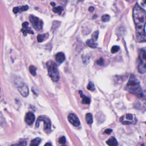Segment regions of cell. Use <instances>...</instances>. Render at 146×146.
I'll return each mask as SVG.
<instances>
[{"instance_id":"cell-8","label":"cell","mask_w":146,"mask_h":146,"mask_svg":"<svg viewBox=\"0 0 146 146\" xmlns=\"http://www.w3.org/2000/svg\"><path fill=\"white\" fill-rule=\"evenodd\" d=\"M68 120L71 124L75 127L79 126L80 124V120L78 117L74 113H70L68 116Z\"/></svg>"},{"instance_id":"cell-12","label":"cell","mask_w":146,"mask_h":146,"mask_svg":"<svg viewBox=\"0 0 146 146\" xmlns=\"http://www.w3.org/2000/svg\"><path fill=\"white\" fill-rule=\"evenodd\" d=\"M65 59H66L65 55H64L63 53L62 52L57 53L56 55H55V59H56V61L59 63H63V62L65 61Z\"/></svg>"},{"instance_id":"cell-20","label":"cell","mask_w":146,"mask_h":146,"mask_svg":"<svg viewBox=\"0 0 146 146\" xmlns=\"http://www.w3.org/2000/svg\"><path fill=\"white\" fill-rule=\"evenodd\" d=\"M36 70H37V69L35 66H30L29 67V71H30V73H31V74L33 76H36L37 73H36Z\"/></svg>"},{"instance_id":"cell-28","label":"cell","mask_w":146,"mask_h":146,"mask_svg":"<svg viewBox=\"0 0 146 146\" xmlns=\"http://www.w3.org/2000/svg\"><path fill=\"white\" fill-rule=\"evenodd\" d=\"M13 12L14 13L17 14L18 13L20 12V7H15V8H13Z\"/></svg>"},{"instance_id":"cell-15","label":"cell","mask_w":146,"mask_h":146,"mask_svg":"<svg viewBox=\"0 0 146 146\" xmlns=\"http://www.w3.org/2000/svg\"><path fill=\"white\" fill-rule=\"evenodd\" d=\"M48 37V34H39L37 36V40L39 42H42L44 41L46 39H47Z\"/></svg>"},{"instance_id":"cell-6","label":"cell","mask_w":146,"mask_h":146,"mask_svg":"<svg viewBox=\"0 0 146 146\" xmlns=\"http://www.w3.org/2000/svg\"><path fill=\"white\" fill-rule=\"evenodd\" d=\"M29 20L30 21L32 26L37 30H40L42 29L43 21L39 18L33 15H30L29 17Z\"/></svg>"},{"instance_id":"cell-5","label":"cell","mask_w":146,"mask_h":146,"mask_svg":"<svg viewBox=\"0 0 146 146\" xmlns=\"http://www.w3.org/2000/svg\"><path fill=\"white\" fill-rule=\"evenodd\" d=\"M120 122L123 124H135L137 122V119L135 115L131 113H127L120 118Z\"/></svg>"},{"instance_id":"cell-33","label":"cell","mask_w":146,"mask_h":146,"mask_svg":"<svg viewBox=\"0 0 146 146\" xmlns=\"http://www.w3.org/2000/svg\"><path fill=\"white\" fill-rule=\"evenodd\" d=\"M45 145H52V144H51V143H46Z\"/></svg>"},{"instance_id":"cell-11","label":"cell","mask_w":146,"mask_h":146,"mask_svg":"<svg viewBox=\"0 0 146 146\" xmlns=\"http://www.w3.org/2000/svg\"><path fill=\"white\" fill-rule=\"evenodd\" d=\"M22 27L21 31L24 34V36H26L27 33L29 34H33V31H31L30 29L29 28V24L28 22H25L22 24Z\"/></svg>"},{"instance_id":"cell-7","label":"cell","mask_w":146,"mask_h":146,"mask_svg":"<svg viewBox=\"0 0 146 146\" xmlns=\"http://www.w3.org/2000/svg\"><path fill=\"white\" fill-rule=\"evenodd\" d=\"M39 122H43V127H44V131L46 133H48L51 130V122L50 120L48 119L47 118L45 117H40L38 118V120H37L36 124L38 123Z\"/></svg>"},{"instance_id":"cell-3","label":"cell","mask_w":146,"mask_h":146,"mask_svg":"<svg viewBox=\"0 0 146 146\" xmlns=\"http://www.w3.org/2000/svg\"><path fill=\"white\" fill-rule=\"evenodd\" d=\"M48 75L54 82H58L60 78L59 73L57 64L52 61H49L46 63Z\"/></svg>"},{"instance_id":"cell-16","label":"cell","mask_w":146,"mask_h":146,"mask_svg":"<svg viewBox=\"0 0 146 146\" xmlns=\"http://www.w3.org/2000/svg\"><path fill=\"white\" fill-rule=\"evenodd\" d=\"M86 44L88 46L91 48H95L97 46V43L94 41L93 39H88L86 41Z\"/></svg>"},{"instance_id":"cell-24","label":"cell","mask_w":146,"mask_h":146,"mask_svg":"<svg viewBox=\"0 0 146 146\" xmlns=\"http://www.w3.org/2000/svg\"><path fill=\"white\" fill-rule=\"evenodd\" d=\"M87 88L88 90H91V91H94L95 90V87H94V85L93 83L92 82H90L89 84H88Z\"/></svg>"},{"instance_id":"cell-17","label":"cell","mask_w":146,"mask_h":146,"mask_svg":"<svg viewBox=\"0 0 146 146\" xmlns=\"http://www.w3.org/2000/svg\"><path fill=\"white\" fill-rule=\"evenodd\" d=\"M86 121L89 124H91L93 122V119H92V115L91 113H88L86 115Z\"/></svg>"},{"instance_id":"cell-30","label":"cell","mask_w":146,"mask_h":146,"mask_svg":"<svg viewBox=\"0 0 146 146\" xmlns=\"http://www.w3.org/2000/svg\"><path fill=\"white\" fill-rule=\"evenodd\" d=\"M18 145H26V143L25 142H20L19 144H18Z\"/></svg>"},{"instance_id":"cell-1","label":"cell","mask_w":146,"mask_h":146,"mask_svg":"<svg viewBox=\"0 0 146 146\" xmlns=\"http://www.w3.org/2000/svg\"><path fill=\"white\" fill-rule=\"evenodd\" d=\"M133 18L136 30V38L138 42L145 41V11L136 4L133 9Z\"/></svg>"},{"instance_id":"cell-13","label":"cell","mask_w":146,"mask_h":146,"mask_svg":"<svg viewBox=\"0 0 146 146\" xmlns=\"http://www.w3.org/2000/svg\"><path fill=\"white\" fill-rule=\"evenodd\" d=\"M79 92L80 94V96L82 98V102L83 104H86V105H89L90 103V99L89 97L86 96L85 95L83 94V92H82V91H79Z\"/></svg>"},{"instance_id":"cell-4","label":"cell","mask_w":146,"mask_h":146,"mask_svg":"<svg viewBox=\"0 0 146 146\" xmlns=\"http://www.w3.org/2000/svg\"><path fill=\"white\" fill-rule=\"evenodd\" d=\"M145 49L143 48L140 50L139 58V64L138 66V70L141 74H144L146 71V58H145Z\"/></svg>"},{"instance_id":"cell-32","label":"cell","mask_w":146,"mask_h":146,"mask_svg":"<svg viewBox=\"0 0 146 146\" xmlns=\"http://www.w3.org/2000/svg\"><path fill=\"white\" fill-rule=\"evenodd\" d=\"M50 4H51V5L53 6H55V2H51Z\"/></svg>"},{"instance_id":"cell-19","label":"cell","mask_w":146,"mask_h":146,"mask_svg":"<svg viewBox=\"0 0 146 146\" xmlns=\"http://www.w3.org/2000/svg\"><path fill=\"white\" fill-rule=\"evenodd\" d=\"M63 8L62 6H57V7H54V8L53 9V12H54L55 13H58L61 14L62 11H63Z\"/></svg>"},{"instance_id":"cell-31","label":"cell","mask_w":146,"mask_h":146,"mask_svg":"<svg viewBox=\"0 0 146 146\" xmlns=\"http://www.w3.org/2000/svg\"><path fill=\"white\" fill-rule=\"evenodd\" d=\"M94 10V8L92 6H90L89 9V11H90V12H92V11H93Z\"/></svg>"},{"instance_id":"cell-23","label":"cell","mask_w":146,"mask_h":146,"mask_svg":"<svg viewBox=\"0 0 146 146\" xmlns=\"http://www.w3.org/2000/svg\"><path fill=\"white\" fill-rule=\"evenodd\" d=\"M120 47H119L118 46H113V47L111 48V53H113V54H114V53H117L118 51H119Z\"/></svg>"},{"instance_id":"cell-9","label":"cell","mask_w":146,"mask_h":146,"mask_svg":"<svg viewBox=\"0 0 146 146\" xmlns=\"http://www.w3.org/2000/svg\"><path fill=\"white\" fill-rule=\"evenodd\" d=\"M18 90L22 96L26 97L29 95V89L26 85L22 84L19 86L18 87Z\"/></svg>"},{"instance_id":"cell-21","label":"cell","mask_w":146,"mask_h":146,"mask_svg":"<svg viewBox=\"0 0 146 146\" xmlns=\"http://www.w3.org/2000/svg\"><path fill=\"white\" fill-rule=\"evenodd\" d=\"M110 19V17L109 15L108 14H105V15H103L102 17V21L103 22H108L109 21V20Z\"/></svg>"},{"instance_id":"cell-29","label":"cell","mask_w":146,"mask_h":146,"mask_svg":"<svg viewBox=\"0 0 146 146\" xmlns=\"http://www.w3.org/2000/svg\"><path fill=\"white\" fill-rule=\"evenodd\" d=\"M112 131V130L111 129H107L105 131V133L106 134H111V133Z\"/></svg>"},{"instance_id":"cell-18","label":"cell","mask_w":146,"mask_h":146,"mask_svg":"<svg viewBox=\"0 0 146 146\" xmlns=\"http://www.w3.org/2000/svg\"><path fill=\"white\" fill-rule=\"evenodd\" d=\"M41 142V139L40 138H35L33 140H31V143H30V145L37 146L40 144Z\"/></svg>"},{"instance_id":"cell-26","label":"cell","mask_w":146,"mask_h":146,"mask_svg":"<svg viewBox=\"0 0 146 146\" xmlns=\"http://www.w3.org/2000/svg\"><path fill=\"white\" fill-rule=\"evenodd\" d=\"M96 64L99 66H103L104 64V60L103 58H100L96 61Z\"/></svg>"},{"instance_id":"cell-10","label":"cell","mask_w":146,"mask_h":146,"mask_svg":"<svg viewBox=\"0 0 146 146\" xmlns=\"http://www.w3.org/2000/svg\"><path fill=\"white\" fill-rule=\"evenodd\" d=\"M34 120H35V115H34V113L31 112H27L25 118V121L26 124L30 126L33 123Z\"/></svg>"},{"instance_id":"cell-25","label":"cell","mask_w":146,"mask_h":146,"mask_svg":"<svg viewBox=\"0 0 146 146\" xmlns=\"http://www.w3.org/2000/svg\"><path fill=\"white\" fill-rule=\"evenodd\" d=\"M59 143L61 144H64L66 143V138L64 136H62V137L59 139Z\"/></svg>"},{"instance_id":"cell-14","label":"cell","mask_w":146,"mask_h":146,"mask_svg":"<svg viewBox=\"0 0 146 146\" xmlns=\"http://www.w3.org/2000/svg\"><path fill=\"white\" fill-rule=\"evenodd\" d=\"M106 143H107V145L110 146H116L118 145V144L117 139L113 137L110 138V139H108L107 142H106Z\"/></svg>"},{"instance_id":"cell-27","label":"cell","mask_w":146,"mask_h":146,"mask_svg":"<svg viewBox=\"0 0 146 146\" xmlns=\"http://www.w3.org/2000/svg\"><path fill=\"white\" fill-rule=\"evenodd\" d=\"M29 9V6L27 5H25V6H22L20 8V12L21 11H26L27 10H28Z\"/></svg>"},{"instance_id":"cell-2","label":"cell","mask_w":146,"mask_h":146,"mask_svg":"<svg viewBox=\"0 0 146 146\" xmlns=\"http://www.w3.org/2000/svg\"><path fill=\"white\" fill-rule=\"evenodd\" d=\"M126 89L130 93L135 94L138 96L142 97L143 96L139 81L135 75H131L126 85Z\"/></svg>"},{"instance_id":"cell-22","label":"cell","mask_w":146,"mask_h":146,"mask_svg":"<svg viewBox=\"0 0 146 146\" xmlns=\"http://www.w3.org/2000/svg\"><path fill=\"white\" fill-rule=\"evenodd\" d=\"M99 36V31H95L94 33L92 34V39H93L94 41H96L98 38Z\"/></svg>"}]
</instances>
